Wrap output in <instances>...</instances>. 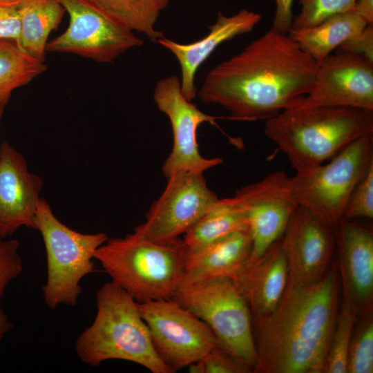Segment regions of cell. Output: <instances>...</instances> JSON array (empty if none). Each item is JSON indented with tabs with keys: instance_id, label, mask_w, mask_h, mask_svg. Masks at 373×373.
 Instances as JSON below:
<instances>
[{
	"instance_id": "6da1fadb",
	"label": "cell",
	"mask_w": 373,
	"mask_h": 373,
	"mask_svg": "<svg viewBox=\"0 0 373 373\" xmlns=\"http://www.w3.org/2000/svg\"><path fill=\"white\" fill-rule=\"evenodd\" d=\"M318 68L288 34L271 28L213 67L197 94L226 109L231 120L265 121L309 93Z\"/></svg>"
},
{
	"instance_id": "83f0119b",
	"label": "cell",
	"mask_w": 373,
	"mask_h": 373,
	"mask_svg": "<svg viewBox=\"0 0 373 373\" xmlns=\"http://www.w3.org/2000/svg\"><path fill=\"white\" fill-rule=\"evenodd\" d=\"M301 10L293 18L291 30L314 26L326 19L354 10L356 0H300Z\"/></svg>"
},
{
	"instance_id": "cb8c5ba5",
	"label": "cell",
	"mask_w": 373,
	"mask_h": 373,
	"mask_svg": "<svg viewBox=\"0 0 373 373\" xmlns=\"http://www.w3.org/2000/svg\"><path fill=\"white\" fill-rule=\"evenodd\" d=\"M116 22L132 32L146 35L157 43L164 37L155 23L169 0H92Z\"/></svg>"
},
{
	"instance_id": "2e32d148",
	"label": "cell",
	"mask_w": 373,
	"mask_h": 373,
	"mask_svg": "<svg viewBox=\"0 0 373 373\" xmlns=\"http://www.w3.org/2000/svg\"><path fill=\"white\" fill-rule=\"evenodd\" d=\"M43 182L31 173L24 157L8 142L0 144V238L19 228L35 229Z\"/></svg>"
},
{
	"instance_id": "603a6c76",
	"label": "cell",
	"mask_w": 373,
	"mask_h": 373,
	"mask_svg": "<svg viewBox=\"0 0 373 373\" xmlns=\"http://www.w3.org/2000/svg\"><path fill=\"white\" fill-rule=\"evenodd\" d=\"M247 230L246 215L234 198H222L184 234L182 241L186 250L191 251Z\"/></svg>"
},
{
	"instance_id": "ac0fdd59",
	"label": "cell",
	"mask_w": 373,
	"mask_h": 373,
	"mask_svg": "<svg viewBox=\"0 0 373 373\" xmlns=\"http://www.w3.org/2000/svg\"><path fill=\"white\" fill-rule=\"evenodd\" d=\"M262 19L260 14L240 9L237 13L225 16L218 12L216 22L209 27V32L202 39L180 44L164 36L157 43L176 57L181 72L180 87L183 96L192 101L197 95L195 76L200 66L222 43L251 32Z\"/></svg>"
},
{
	"instance_id": "52a82bcc",
	"label": "cell",
	"mask_w": 373,
	"mask_h": 373,
	"mask_svg": "<svg viewBox=\"0 0 373 373\" xmlns=\"http://www.w3.org/2000/svg\"><path fill=\"white\" fill-rule=\"evenodd\" d=\"M372 164L373 133H370L350 144L328 163L291 176L298 205L334 230L353 191Z\"/></svg>"
},
{
	"instance_id": "8992f818",
	"label": "cell",
	"mask_w": 373,
	"mask_h": 373,
	"mask_svg": "<svg viewBox=\"0 0 373 373\" xmlns=\"http://www.w3.org/2000/svg\"><path fill=\"white\" fill-rule=\"evenodd\" d=\"M34 223L46 253L47 278L42 287L45 303L51 309L60 305L75 307L82 292V280L94 271L95 252L108 238L102 232L84 233L70 229L56 218L42 198Z\"/></svg>"
},
{
	"instance_id": "9c48e42d",
	"label": "cell",
	"mask_w": 373,
	"mask_h": 373,
	"mask_svg": "<svg viewBox=\"0 0 373 373\" xmlns=\"http://www.w3.org/2000/svg\"><path fill=\"white\" fill-rule=\"evenodd\" d=\"M137 303L157 354L172 373L202 359L218 344L208 325L174 298Z\"/></svg>"
},
{
	"instance_id": "7a4b0ae2",
	"label": "cell",
	"mask_w": 373,
	"mask_h": 373,
	"mask_svg": "<svg viewBox=\"0 0 373 373\" xmlns=\"http://www.w3.org/2000/svg\"><path fill=\"white\" fill-rule=\"evenodd\" d=\"M338 280L328 268L316 283L288 280L274 310L254 319L258 373H323L335 327Z\"/></svg>"
},
{
	"instance_id": "5bb4252c",
	"label": "cell",
	"mask_w": 373,
	"mask_h": 373,
	"mask_svg": "<svg viewBox=\"0 0 373 373\" xmlns=\"http://www.w3.org/2000/svg\"><path fill=\"white\" fill-rule=\"evenodd\" d=\"M290 106L373 111V61L350 52L330 54L318 62L316 79L309 93Z\"/></svg>"
},
{
	"instance_id": "8fae6325",
	"label": "cell",
	"mask_w": 373,
	"mask_h": 373,
	"mask_svg": "<svg viewBox=\"0 0 373 373\" xmlns=\"http://www.w3.org/2000/svg\"><path fill=\"white\" fill-rule=\"evenodd\" d=\"M167 178L164 191L151 205L145 221L133 231L159 243L179 239L220 199L208 187L203 173L180 171Z\"/></svg>"
},
{
	"instance_id": "277c9868",
	"label": "cell",
	"mask_w": 373,
	"mask_h": 373,
	"mask_svg": "<svg viewBox=\"0 0 373 373\" xmlns=\"http://www.w3.org/2000/svg\"><path fill=\"white\" fill-rule=\"evenodd\" d=\"M97 312L75 341L79 359L92 367L123 360L152 373H172L157 354L137 302L112 281L96 293Z\"/></svg>"
},
{
	"instance_id": "4fadbf2b",
	"label": "cell",
	"mask_w": 373,
	"mask_h": 373,
	"mask_svg": "<svg viewBox=\"0 0 373 373\" xmlns=\"http://www.w3.org/2000/svg\"><path fill=\"white\" fill-rule=\"evenodd\" d=\"M153 99L159 111L168 117L173 131V148L162 167L165 177L180 171L204 173L222 163L220 157L206 158L200 154L197 132L202 123L216 125L217 119L231 120L229 116H213L201 111L183 96L176 75L157 82Z\"/></svg>"
},
{
	"instance_id": "ffe728a7",
	"label": "cell",
	"mask_w": 373,
	"mask_h": 373,
	"mask_svg": "<svg viewBox=\"0 0 373 373\" xmlns=\"http://www.w3.org/2000/svg\"><path fill=\"white\" fill-rule=\"evenodd\" d=\"M252 241L249 230L234 233L195 251H187L180 285L218 278H233L247 262Z\"/></svg>"
},
{
	"instance_id": "5b68a950",
	"label": "cell",
	"mask_w": 373,
	"mask_h": 373,
	"mask_svg": "<svg viewBox=\"0 0 373 373\" xmlns=\"http://www.w3.org/2000/svg\"><path fill=\"white\" fill-rule=\"evenodd\" d=\"M186 249L180 238L159 243L134 232L108 238L95 252L113 283L137 303L173 298L183 278Z\"/></svg>"
},
{
	"instance_id": "30bf717a",
	"label": "cell",
	"mask_w": 373,
	"mask_h": 373,
	"mask_svg": "<svg viewBox=\"0 0 373 373\" xmlns=\"http://www.w3.org/2000/svg\"><path fill=\"white\" fill-rule=\"evenodd\" d=\"M69 17L67 28L48 41L46 52L75 55L111 63L143 45L142 39L113 20L92 0H59Z\"/></svg>"
},
{
	"instance_id": "7c38bea8",
	"label": "cell",
	"mask_w": 373,
	"mask_h": 373,
	"mask_svg": "<svg viewBox=\"0 0 373 373\" xmlns=\"http://www.w3.org/2000/svg\"><path fill=\"white\" fill-rule=\"evenodd\" d=\"M244 211L252 241L248 263L259 259L283 236L298 207L291 177L284 171L242 186L233 196Z\"/></svg>"
},
{
	"instance_id": "ba28073f",
	"label": "cell",
	"mask_w": 373,
	"mask_h": 373,
	"mask_svg": "<svg viewBox=\"0 0 373 373\" xmlns=\"http://www.w3.org/2000/svg\"><path fill=\"white\" fill-rule=\"evenodd\" d=\"M173 298L203 321L223 348L251 368L254 367L257 353L251 313L231 278L180 285Z\"/></svg>"
},
{
	"instance_id": "74e56055",
	"label": "cell",
	"mask_w": 373,
	"mask_h": 373,
	"mask_svg": "<svg viewBox=\"0 0 373 373\" xmlns=\"http://www.w3.org/2000/svg\"><path fill=\"white\" fill-rule=\"evenodd\" d=\"M0 240H1V238H0Z\"/></svg>"
},
{
	"instance_id": "e0dca14e",
	"label": "cell",
	"mask_w": 373,
	"mask_h": 373,
	"mask_svg": "<svg viewBox=\"0 0 373 373\" xmlns=\"http://www.w3.org/2000/svg\"><path fill=\"white\" fill-rule=\"evenodd\" d=\"M343 302L356 314L372 309L373 233L358 224L343 218L334 229Z\"/></svg>"
},
{
	"instance_id": "e575fe53",
	"label": "cell",
	"mask_w": 373,
	"mask_h": 373,
	"mask_svg": "<svg viewBox=\"0 0 373 373\" xmlns=\"http://www.w3.org/2000/svg\"><path fill=\"white\" fill-rule=\"evenodd\" d=\"M354 11L367 24L373 23V0H356Z\"/></svg>"
},
{
	"instance_id": "484cf974",
	"label": "cell",
	"mask_w": 373,
	"mask_h": 373,
	"mask_svg": "<svg viewBox=\"0 0 373 373\" xmlns=\"http://www.w3.org/2000/svg\"><path fill=\"white\" fill-rule=\"evenodd\" d=\"M355 310L343 301L326 357L324 373H346L350 343L356 318Z\"/></svg>"
},
{
	"instance_id": "f546056e",
	"label": "cell",
	"mask_w": 373,
	"mask_h": 373,
	"mask_svg": "<svg viewBox=\"0 0 373 373\" xmlns=\"http://www.w3.org/2000/svg\"><path fill=\"white\" fill-rule=\"evenodd\" d=\"M19 247L17 240H0V300L7 286L22 272Z\"/></svg>"
},
{
	"instance_id": "d6986e66",
	"label": "cell",
	"mask_w": 373,
	"mask_h": 373,
	"mask_svg": "<svg viewBox=\"0 0 373 373\" xmlns=\"http://www.w3.org/2000/svg\"><path fill=\"white\" fill-rule=\"evenodd\" d=\"M288 278V263L280 238L259 259L247 262L231 280L245 297L252 319H256L274 310L283 295Z\"/></svg>"
},
{
	"instance_id": "7402d4cb",
	"label": "cell",
	"mask_w": 373,
	"mask_h": 373,
	"mask_svg": "<svg viewBox=\"0 0 373 373\" xmlns=\"http://www.w3.org/2000/svg\"><path fill=\"white\" fill-rule=\"evenodd\" d=\"M367 25L352 10L333 15L314 26L291 30L288 35L304 51L320 62Z\"/></svg>"
},
{
	"instance_id": "f1b7e54d",
	"label": "cell",
	"mask_w": 373,
	"mask_h": 373,
	"mask_svg": "<svg viewBox=\"0 0 373 373\" xmlns=\"http://www.w3.org/2000/svg\"><path fill=\"white\" fill-rule=\"evenodd\" d=\"M344 218H373V164L353 191L347 204Z\"/></svg>"
},
{
	"instance_id": "836d02e7",
	"label": "cell",
	"mask_w": 373,
	"mask_h": 373,
	"mask_svg": "<svg viewBox=\"0 0 373 373\" xmlns=\"http://www.w3.org/2000/svg\"><path fill=\"white\" fill-rule=\"evenodd\" d=\"M294 0H275L276 11L271 28L284 34L291 29L292 6Z\"/></svg>"
},
{
	"instance_id": "d6a6232c",
	"label": "cell",
	"mask_w": 373,
	"mask_h": 373,
	"mask_svg": "<svg viewBox=\"0 0 373 373\" xmlns=\"http://www.w3.org/2000/svg\"><path fill=\"white\" fill-rule=\"evenodd\" d=\"M336 52L361 55L373 61V23L367 25L359 33L343 42Z\"/></svg>"
},
{
	"instance_id": "3957f363",
	"label": "cell",
	"mask_w": 373,
	"mask_h": 373,
	"mask_svg": "<svg viewBox=\"0 0 373 373\" xmlns=\"http://www.w3.org/2000/svg\"><path fill=\"white\" fill-rule=\"evenodd\" d=\"M264 134L296 172L330 160L357 139L373 133V111L335 106H290L265 121Z\"/></svg>"
},
{
	"instance_id": "d590c367",
	"label": "cell",
	"mask_w": 373,
	"mask_h": 373,
	"mask_svg": "<svg viewBox=\"0 0 373 373\" xmlns=\"http://www.w3.org/2000/svg\"><path fill=\"white\" fill-rule=\"evenodd\" d=\"M12 327V323L10 322L8 316L0 305V345L5 335L10 330Z\"/></svg>"
},
{
	"instance_id": "4316f807",
	"label": "cell",
	"mask_w": 373,
	"mask_h": 373,
	"mask_svg": "<svg viewBox=\"0 0 373 373\" xmlns=\"http://www.w3.org/2000/svg\"><path fill=\"white\" fill-rule=\"evenodd\" d=\"M353 331L347 358V373L373 372V316L372 309L363 314Z\"/></svg>"
},
{
	"instance_id": "9a60e30c",
	"label": "cell",
	"mask_w": 373,
	"mask_h": 373,
	"mask_svg": "<svg viewBox=\"0 0 373 373\" xmlns=\"http://www.w3.org/2000/svg\"><path fill=\"white\" fill-rule=\"evenodd\" d=\"M333 229L298 206L282 238L288 280L299 285L316 283L325 275L335 246Z\"/></svg>"
},
{
	"instance_id": "1f68e13d",
	"label": "cell",
	"mask_w": 373,
	"mask_h": 373,
	"mask_svg": "<svg viewBox=\"0 0 373 373\" xmlns=\"http://www.w3.org/2000/svg\"><path fill=\"white\" fill-rule=\"evenodd\" d=\"M20 29L17 0H0V39L17 43Z\"/></svg>"
},
{
	"instance_id": "44dd1931",
	"label": "cell",
	"mask_w": 373,
	"mask_h": 373,
	"mask_svg": "<svg viewBox=\"0 0 373 373\" xmlns=\"http://www.w3.org/2000/svg\"><path fill=\"white\" fill-rule=\"evenodd\" d=\"M20 17L18 46L44 61L52 31L59 26L66 10L59 0H17Z\"/></svg>"
},
{
	"instance_id": "d4e9b609",
	"label": "cell",
	"mask_w": 373,
	"mask_h": 373,
	"mask_svg": "<svg viewBox=\"0 0 373 373\" xmlns=\"http://www.w3.org/2000/svg\"><path fill=\"white\" fill-rule=\"evenodd\" d=\"M47 66L23 51L12 40L0 39V99H9L23 87L47 70Z\"/></svg>"
},
{
	"instance_id": "8d00e7d4",
	"label": "cell",
	"mask_w": 373,
	"mask_h": 373,
	"mask_svg": "<svg viewBox=\"0 0 373 373\" xmlns=\"http://www.w3.org/2000/svg\"><path fill=\"white\" fill-rule=\"evenodd\" d=\"M9 99H0V123L6 108V105L8 104Z\"/></svg>"
},
{
	"instance_id": "4dcf8cb0",
	"label": "cell",
	"mask_w": 373,
	"mask_h": 373,
	"mask_svg": "<svg viewBox=\"0 0 373 373\" xmlns=\"http://www.w3.org/2000/svg\"><path fill=\"white\" fill-rule=\"evenodd\" d=\"M202 360L204 373H248L251 367L236 358L219 343Z\"/></svg>"
}]
</instances>
